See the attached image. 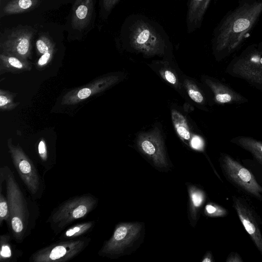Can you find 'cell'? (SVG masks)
Segmentation results:
<instances>
[{"mask_svg":"<svg viewBox=\"0 0 262 262\" xmlns=\"http://www.w3.org/2000/svg\"><path fill=\"white\" fill-rule=\"evenodd\" d=\"M214 260L212 254L210 252L206 253L204 259L202 260L203 262H212Z\"/></svg>","mask_w":262,"mask_h":262,"instance_id":"obj_34","label":"cell"},{"mask_svg":"<svg viewBox=\"0 0 262 262\" xmlns=\"http://www.w3.org/2000/svg\"><path fill=\"white\" fill-rule=\"evenodd\" d=\"M129 41L134 49L146 55L161 54L164 52V40L156 29L147 22L139 20L129 31Z\"/></svg>","mask_w":262,"mask_h":262,"instance_id":"obj_9","label":"cell"},{"mask_svg":"<svg viewBox=\"0 0 262 262\" xmlns=\"http://www.w3.org/2000/svg\"><path fill=\"white\" fill-rule=\"evenodd\" d=\"M10 221V210L6 196L3 192V187L0 186V226L4 222L7 224Z\"/></svg>","mask_w":262,"mask_h":262,"instance_id":"obj_25","label":"cell"},{"mask_svg":"<svg viewBox=\"0 0 262 262\" xmlns=\"http://www.w3.org/2000/svg\"><path fill=\"white\" fill-rule=\"evenodd\" d=\"M226 73L262 91V43L250 45L233 57Z\"/></svg>","mask_w":262,"mask_h":262,"instance_id":"obj_4","label":"cell"},{"mask_svg":"<svg viewBox=\"0 0 262 262\" xmlns=\"http://www.w3.org/2000/svg\"><path fill=\"white\" fill-rule=\"evenodd\" d=\"M191 215L194 220L198 210L204 201L205 195L203 191L194 187L189 188Z\"/></svg>","mask_w":262,"mask_h":262,"instance_id":"obj_23","label":"cell"},{"mask_svg":"<svg viewBox=\"0 0 262 262\" xmlns=\"http://www.w3.org/2000/svg\"><path fill=\"white\" fill-rule=\"evenodd\" d=\"M165 79L170 83L175 85L177 84V79L175 75L170 71L165 70L163 72Z\"/></svg>","mask_w":262,"mask_h":262,"instance_id":"obj_30","label":"cell"},{"mask_svg":"<svg viewBox=\"0 0 262 262\" xmlns=\"http://www.w3.org/2000/svg\"><path fill=\"white\" fill-rule=\"evenodd\" d=\"M93 10V0H76L72 16L73 27L78 30L85 28L91 20Z\"/></svg>","mask_w":262,"mask_h":262,"instance_id":"obj_15","label":"cell"},{"mask_svg":"<svg viewBox=\"0 0 262 262\" xmlns=\"http://www.w3.org/2000/svg\"><path fill=\"white\" fill-rule=\"evenodd\" d=\"M262 13V1L246 0L229 13L214 33L213 51L219 60L241 47Z\"/></svg>","mask_w":262,"mask_h":262,"instance_id":"obj_1","label":"cell"},{"mask_svg":"<svg viewBox=\"0 0 262 262\" xmlns=\"http://www.w3.org/2000/svg\"><path fill=\"white\" fill-rule=\"evenodd\" d=\"M205 213L210 217H225L228 214L227 210L215 203H209L205 206Z\"/></svg>","mask_w":262,"mask_h":262,"instance_id":"obj_27","label":"cell"},{"mask_svg":"<svg viewBox=\"0 0 262 262\" xmlns=\"http://www.w3.org/2000/svg\"><path fill=\"white\" fill-rule=\"evenodd\" d=\"M230 142L249 152L255 161L262 166V141L250 136H237L232 138Z\"/></svg>","mask_w":262,"mask_h":262,"instance_id":"obj_18","label":"cell"},{"mask_svg":"<svg viewBox=\"0 0 262 262\" xmlns=\"http://www.w3.org/2000/svg\"><path fill=\"white\" fill-rule=\"evenodd\" d=\"M16 94L2 89L0 90V109L1 111L14 110L20 102H14V98Z\"/></svg>","mask_w":262,"mask_h":262,"instance_id":"obj_24","label":"cell"},{"mask_svg":"<svg viewBox=\"0 0 262 262\" xmlns=\"http://www.w3.org/2000/svg\"><path fill=\"white\" fill-rule=\"evenodd\" d=\"M141 228V225L138 223L117 225L112 236L100 249L98 255L113 258L123 255L139 237Z\"/></svg>","mask_w":262,"mask_h":262,"instance_id":"obj_8","label":"cell"},{"mask_svg":"<svg viewBox=\"0 0 262 262\" xmlns=\"http://www.w3.org/2000/svg\"><path fill=\"white\" fill-rule=\"evenodd\" d=\"M171 118L176 130L179 136L185 140H188L190 138V134L185 117L177 111L172 110Z\"/></svg>","mask_w":262,"mask_h":262,"instance_id":"obj_22","label":"cell"},{"mask_svg":"<svg viewBox=\"0 0 262 262\" xmlns=\"http://www.w3.org/2000/svg\"><path fill=\"white\" fill-rule=\"evenodd\" d=\"M89 236L59 240L34 252L29 257L30 262H66L79 255L89 245Z\"/></svg>","mask_w":262,"mask_h":262,"instance_id":"obj_7","label":"cell"},{"mask_svg":"<svg viewBox=\"0 0 262 262\" xmlns=\"http://www.w3.org/2000/svg\"><path fill=\"white\" fill-rule=\"evenodd\" d=\"M226 262H244L241 255L236 252H231L228 255Z\"/></svg>","mask_w":262,"mask_h":262,"instance_id":"obj_31","label":"cell"},{"mask_svg":"<svg viewBox=\"0 0 262 262\" xmlns=\"http://www.w3.org/2000/svg\"><path fill=\"white\" fill-rule=\"evenodd\" d=\"M232 201L241 223L262 256V219L254 206L244 197L233 195Z\"/></svg>","mask_w":262,"mask_h":262,"instance_id":"obj_10","label":"cell"},{"mask_svg":"<svg viewBox=\"0 0 262 262\" xmlns=\"http://www.w3.org/2000/svg\"><path fill=\"white\" fill-rule=\"evenodd\" d=\"M32 63L16 56L1 53L0 54V74L5 73H20L30 71Z\"/></svg>","mask_w":262,"mask_h":262,"instance_id":"obj_17","label":"cell"},{"mask_svg":"<svg viewBox=\"0 0 262 262\" xmlns=\"http://www.w3.org/2000/svg\"><path fill=\"white\" fill-rule=\"evenodd\" d=\"M54 52V50H53L41 55L36 62V68L39 70H41L46 67V66L52 60Z\"/></svg>","mask_w":262,"mask_h":262,"instance_id":"obj_29","label":"cell"},{"mask_svg":"<svg viewBox=\"0 0 262 262\" xmlns=\"http://www.w3.org/2000/svg\"><path fill=\"white\" fill-rule=\"evenodd\" d=\"M96 224V221H88L69 226L59 236V240L72 239L85 236L90 233Z\"/></svg>","mask_w":262,"mask_h":262,"instance_id":"obj_20","label":"cell"},{"mask_svg":"<svg viewBox=\"0 0 262 262\" xmlns=\"http://www.w3.org/2000/svg\"><path fill=\"white\" fill-rule=\"evenodd\" d=\"M204 81L212 91L214 101L218 104H242L249 101L228 84L210 77L205 78Z\"/></svg>","mask_w":262,"mask_h":262,"instance_id":"obj_14","label":"cell"},{"mask_svg":"<svg viewBox=\"0 0 262 262\" xmlns=\"http://www.w3.org/2000/svg\"><path fill=\"white\" fill-rule=\"evenodd\" d=\"M184 85L190 98L197 103H202L205 98L199 88L188 80H185Z\"/></svg>","mask_w":262,"mask_h":262,"instance_id":"obj_26","label":"cell"},{"mask_svg":"<svg viewBox=\"0 0 262 262\" xmlns=\"http://www.w3.org/2000/svg\"><path fill=\"white\" fill-rule=\"evenodd\" d=\"M40 0H12L3 8L4 14H12L28 11L34 8Z\"/></svg>","mask_w":262,"mask_h":262,"instance_id":"obj_21","label":"cell"},{"mask_svg":"<svg viewBox=\"0 0 262 262\" xmlns=\"http://www.w3.org/2000/svg\"><path fill=\"white\" fill-rule=\"evenodd\" d=\"M211 1V0H190L187 15L188 33H191L200 27Z\"/></svg>","mask_w":262,"mask_h":262,"instance_id":"obj_16","label":"cell"},{"mask_svg":"<svg viewBox=\"0 0 262 262\" xmlns=\"http://www.w3.org/2000/svg\"><path fill=\"white\" fill-rule=\"evenodd\" d=\"M119 0H102L104 8L107 11H111Z\"/></svg>","mask_w":262,"mask_h":262,"instance_id":"obj_32","label":"cell"},{"mask_svg":"<svg viewBox=\"0 0 262 262\" xmlns=\"http://www.w3.org/2000/svg\"><path fill=\"white\" fill-rule=\"evenodd\" d=\"M139 149L159 167L167 165V160L162 136L158 127L148 132L140 133L137 139Z\"/></svg>","mask_w":262,"mask_h":262,"instance_id":"obj_11","label":"cell"},{"mask_svg":"<svg viewBox=\"0 0 262 262\" xmlns=\"http://www.w3.org/2000/svg\"><path fill=\"white\" fill-rule=\"evenodd\" d=\"M36 47L39 54L42 55L54 50V45L46 36L40 37L36 42Z\"/></svg>","mask_w":262,"mask_h":262,"instance_id":"obj_28","label":"cell"},{"mask_svg":"<svg viewBox=\"0 0 262 262\" xmlns=\"http://www.w3.org/2000/svg\"><path fill=\"white\" fill-rule=\"evenodd\" d=\"M34 32L30 29H19L10 32L1 42V53L28 60L31 57Z\"/></svg>","mask_w":262,"mask_h":262,"instance_id":"obj_12","label":"cell"},{"mask_svg":"<svg viewBox=\"0 0 262 262\" xmlns=\"http://www.w3.org/2000/svg\"><path fill=\"white\" fill-rule=\"evenodd\" d=\"M7 144L13 164L29 195L35 201L41 199L46 189L43 177L19 144H14L12 138L7 140Z\"/></svg>","mask_w":262,"mask_h":262,"instance_id":"obj_5","label":"cell"},{"mask_svg":"<svg viewBox=\"0 0 262 262\" xmlns=\"http://www.w3.org/2000/svg\"><path fill=\"white\" fill-rule=\"evenodd\" d=\"M4 182L10 210V221L7 225L13 240L21 243L36 226L39 208L36 201L23 191L8 166L0 168V185Z\"/></svg>","mask_w":262,"mask_h":262,"instance_id":"obj_2","label":"cell"},{"mask_svg":"<svg viewBox=\"0 0 262 262\" xmlns=\"http://www.w3.org/2000/svg\"><path fill=\"white\" fill-rule=\"evenodd\" d=\"M12 237L9 234L0 236V261L16 262L23 255V252L11 242Z\"/></svg>","mask_w":262,"mask_h":262,"instance_id":"obj_19","label":"cell"},{"mask_svg":"<svg viewBox=\"0 0 262 262\" xmlns=\"http://www.w3.org/2000/svg\"><path fill=\"white\" fill-rule=\"evenodd\" d=\"M261 228H262V225H261Z\"/></svg>","mask_w":262,"mask_h":262,"instance_id":"obj_35","label":"cell"},{"mask_svg":"<svg viewBox=\"0 0 262 262\" xmlns=\"http://www.w3.org/2000/svg\"><path fill=\"white\" fill-rule=\"evenodd\" d=\"M98 203V198L90 192L72 196L55 207L46 223L55 234H59L71 224L86 217Z\"/></svg>","mask_w":262,"mask_h":262,"instance_id":"obj_3","label":"cell"},{"mask_svg":"<svg viewBox=\"0 0 262 262\" xmlns=\"http://www.w3.org/2000/svg\"><path fill=\"white\" fill-rule=\"evenodd\" d=\"M120 80L117 75L101 77L82 86L71 90L62 99L63 105H74L107 90Z\"/></svg>","mask_w":262,"mask_h":262,"instance_id":"obj_13","label":"cell"},{"mask_svg":"<svg viewBox=\"0 0 262 262\" xmlns=\"http://www.w3.org/2000/svg\"><path fill=\"white\" fill-rule=\"evenodd\" d=\"M219 162L224 176L231 184L262 203V185L249 169L227 153L221 154Z\"/></svg>","mask_w":262,"mask_h":262,"instance_id":"obj_6","label":"cell"},{"mask_svg":"<svg viewBox=\"0 0 262 262\" xmlns=\"http://www.w3.org/2000/svg\"><path fill=\"white\" fill-rule=\"evenodd\" d=\"M191 145L195 149H199L202 146V142L197 137H194L191 140Z\"/></svg>","mask_w":262,"mask_h":262,"instance_id":"obj_33","label":"cell"}]
</instances>
